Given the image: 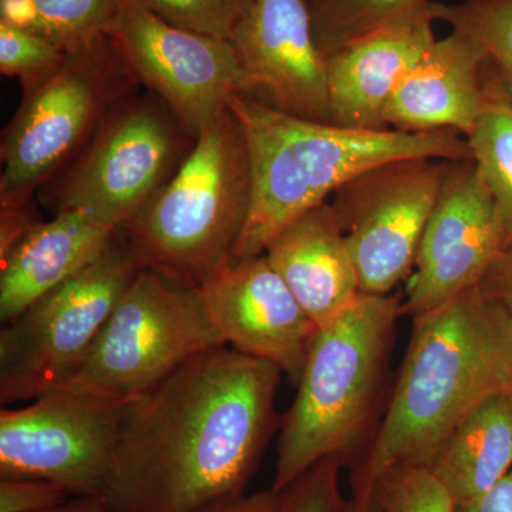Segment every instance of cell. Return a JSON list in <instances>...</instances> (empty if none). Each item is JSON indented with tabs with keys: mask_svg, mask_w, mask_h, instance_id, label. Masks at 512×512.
<instances>
[{
	"mask_svg": "<svg viewBox=\"0 0 512 512\" xmlns=\"http://www.w3.org/2000/svg\"><path fill=\"white\" fill-rule=\"evenodd\" d=\"M120 229L87 212L53 215L0 261V318L9 322L92 264Z\"/></svg>",
	"mask_w": 512,
	"mask_h": 512,
	"instance_id": "obj_19",
	"label": "cell"
},
{
	"mask_svg": "<svg viewBox=\"0 0 512 512\" xmlns=\"http://www.w3.org/2000/svg\"><path fill=\"white\" fill-rule=\"evenodd\" d=\"M229 109L247 140L252 175L251 205L232 264L264 254L282 229L369 168L402 158H473L467 138L453 130L407 133L318 123L241 94Z\"/></svg>",
	"mask_w": 512,
	"mask_h": 512,
	"instance_id": "obj_3",
	"label": "cell"
},
{
	"mask_svg": "<svg viewBox=\"0 0 512 512\" xmlns=\"http://www.w3.org/2000/svg\"><path fill=\"white\" fill-rule=\"evenodd\" d=\"M403 296L362 295L325 328L306 357L298 392L279 424L272 490L282 493L326 458L345 460L372 440L387 403Z\"/></svg>",
	"mask_w": 512,
	"mask_h": 512,
	"instance_id": "obj_4",
	"label": "cell"
},
{
	"mask_svg": "<svg viewBox=\"0 0 512 512\" xmlns=\"http://www.w3.org/2000/svg\"><path fill=\"white\" fill-rule=\"evenodd\" d=\"M136 2L177 28L229 40L254 0H136Z\"/></svg>",
	"mask_w": 512,
	"mask_h": 512,
	"instance_id": "obj_26",
	"label": "cell"
},
{
	"mask_svg": "<svg viewBox=\"0 0 512 512\" xmlns=\"http://www.w3.org/2000/svg\"><path fill=\"white\" fill-rule=\"evenodd\" d=\"M251 194L247 140L228 109L201 131L177 173L121 231L144 268L197 291L232 264Z\"/></svg>",
	"mask_w": 512,
	"mask_h": 512,
	"instance_id": "obj_5",
	"label": "cell"
},
{
	"mask_svg": "<svg viewBox=\"0 0 512 512\" xmlns=\"http://www.w3.org/2000/svg\"><path fill=\"white\" fill-rule=\"evenodd\" d=\"M447 160L402 158L356 175L333 194L363 295H390L416 265Z\"/></svg>",
	"mask_w": 512,
	"mask_h": 512,
	"instance_id": "obj_11",
	"label": "cell"
},
{
	"mask_svg": "<svg viewBox=\"0 0 512 512\" xmlns=\"http://www.w3.org/2000/svg\"><path fill=\"white\" fill-rule=\"evenodd\" d=\"M346 512H383L379 501L376 500L373 491L370 493L353 494V500L349 501Z\"/></svg>",
	"mask_w": 512,
	"mask_h": 512,
	"instance_id": "obj_35",
	"label": "cell"
},
{
	"mask_svg": "<svg viewBox=\"0 0 512 512\" xmlns=\"http://www.w3.org/2000/svg\"><path fill=\"white\" fill-rule=\"evenodd\" d=\"M433 19L467 33L483 45L488 63L512 103V0H431Z\"/></svg>",
	"mask_w": 512,
	"mask_h": 512,
	"instance_id": "obj_23",
	"label": "cell"
},
{
	"mask_svg": "<svg viewBox=\"0 0 512 512\" xmlns=\"http://www.w3.org/2000/svg\"><path fill=\"white\" fill-rule=\"evenodd\" d=\"M503 251L500 217L480 168L473 158L447 161L407 279L402 315H423L480 286Z\"/></svg>",
	"mask_w": 512,
	"mask_h": 512,
	"instance_id": "obj_13",
	"label": "cell"
},
{
	"mask_svg": "<svg viewBox=\"0 0 512 512\" xmlns=\"http://www.w3.org/2000/svg\"><path fill=\"white\" fill-rule=\"evenodd\" d=\"M508 389L512 318L480 286L414 316L382 419L353 473V494L370 493L392 468L433 466L464 417Z\"/></svg>",
	"mask_w": 512,
	"mask_h": 512,
	"instance_id": "obj_2",
	"label": "cell"
},
{
	"mask_svg": "<svg viewBox=\"0 0 512 512\" xmlns=\"http://www.w3.org/2000/svg\"><path fill=\"white\" fill-rule=\"evenodd\" d=\"M42 222L32 204L23 208H0V261Z\"/></svg>",
	"mask_w": 512,
	"mask_h": 512,
	"instance_id": "obj_30",
	"label": "cell"
},
{
	"mask_svg": "<svg viewBox=\"0 0 512 512\" xmlns=\"http://www.w3.org/2000/svg\"><path fill=\"white\" fill-rule=\"evenodd\" d=\"M339 458H326L296 478L281 493L279 512H346L340 491Z\"/></svg>",
	"mask_w": 512,
	"mask_h": 512,
	"instance_id": "obj_28",
	"label": "cell"
},
{
	"mask_svg": "<svg viewBox=\"0 0 512 512\" xmlns=\"http://www.w3.org/2000/svg\"><path fill=\"white\" fill-rule=\"evenodd\" d=\"M140 89L37 191L52 215L84 211L121 229L177 173L197 140L160 97Z\"/></svg>",
	"mask_w": 512,
	"mask_h": 512,
	"instance_id": "obj_7",
	"label": "cell"
},
{
	"mask_svg": "<svg viewBox=\"0 0 512 512\" xmlns=\"http://www.w3.org/2000/svg\"><path fill=\"white\" fill-rule=\"evenodd\" d=\"M244 96L301 119L332 123L325 57L306 0H254L229 37Z\"/></svg>",
	"mask_w": 512,
	"mask_h": 512,
	"instance_id": "obj_14",
	"label": "cell"
},
{
	"mask_svg": "<svg viewBox=\"0 0 512 512\" xmlns=\"http://www.w3.org/2000/svg\"><path fill=\"white\" fill-rule=\"evenodd\" d=\"M197 292L227 345L272 363L298 386L319 329L264 254L229 265Z\"/></svg>",
	"mask_w": 512,
	"mask_h": 512,
	"instance_id": "obj_15",
	"label": "cell"
},
{
	"mask_svg": "<svg viewBox=\"0 0 512 512\" xmlns=\"http://www.w3.org/2000/svg\"><path fill=\"white\" fill-rule=\"evenodd\" d=\"M281 493L265 490L249 495L228 498L208 505L200 512H279Z\"/></svg>",
	"mask_w": 512,
	"mask_h": 512,
	"instance_id": "obj_33",
	"label": "cell"
},
{
	"mask_svg": "<svg viewBox=\"0 0 512 512\" xmlns=\"http://www.w3.org/2000/svg\"><path fill=\"white\" fill-rule=\"evenodd\" d=\"M140 83L111 35L67 50L62 64L23 89L2 133L0 208H23Z\"/></svg>",
	"mask_w": 512,
	"mask_h": 512,
	"instance_id": "obj_6",
	"label": "cell"
},
{
	"mask_svg": "<svg viewBox=\"0 0 512 512\" xmlns=\"http://www.w3.org/2000/svg\"><path fill=\"white\" fill-rule=\"evenodd\" d=\"M454 512H512V468L490 490L456 504Z\"/></svg>",
	"mask_w": 512,
	"mask_h": 512,
	"instance_id": "obj_32",
	"label": "cell"
},
{
	"mask_svg": "<svg viewBox=\"0 0 512 512\" xmlns=\"http://www.w3.org/2000/svg\"><path fill=\"white\" fill-rule=\"evenodd\" d=\"M66 52L39 33L0 22V72L19 79L23 89L55 72Z\"/></svg>",
	"mask_w": 512,
	"mask_h": 512,
	"instance_id": "obj_27",
	"label": "cell"
},
{
	"mask_svg": "<svg viewBox=\"0 0 512 512\" xmlns=\"http://www.w3.org/2000/svg\"><path fill=\"white\" fill-rule=\"evenodd\" d=\"M128 0H0V22L29 29L64 50L109 36Z\"/></svg>",
	"mask_w": 512,
	"mask_h": 512,
	"instance_id": "obj_21",
	"label": "cell"
},
{
	"mask_svg": "<svg viewBox=\"0 0 512 512\" xmlns=\"http://www.w3.org/2000/svg\"><path fill=\"white\" fill-rule=\"evenodd\" d=\"M127 403L52 390L0 412V477L40 478L106 501Z\"/></svg>",
	"mask_w": 512,
	"mask_h": 512,
	"instance_id": "obj_10",
	"label": "cell"
},
{
	"mask_svg": "<svg viewBox=\"0 0 512 512\" xmlns=\"http://www.w3.org/2000/svg\"><path fill=\"white\" fill-rule=\"evenodd\" d=\"M430 2L325 57L332 124L389 130L384 110L390 97L437 40Z\"/></svg>",
	"mask_w": 512,
	"mask_h": 512,
	"instance_id": "obj_16",
	"label": "cell"
},
{
	"mask_svg": "<svg viewBox=\"0 0 512 512\" xmlns=\"http://www.w3.org/2000/svg\"><path fill=\"white\" fill-rule=\"evenodd\" d=\"M119 231L110 247L0 332V402H32L82 363L123 293L143 271Z\"/></svg>",
	"mask_w": 512,
	"mask_h": 512,
	"instance_id": "obj_9",
	"label": "cell"
},
{
	"mask_svg": "<svg viewBox=\"0 0 512 512\" xmlns=\"http://www.w3.org/2000/svg\"><path fill=\"white\" fill-rule=\"evenodd\" d=\"M323 57L430 0H306Z\"/></svg>",
	"mask_w": 512,
	"mask_h": 512,
	"instance_id": "obj_24",
	"label": "cell"
},
{
	"mask_svg": "<svg viewBox=\"0 0 512 512\" xmlns=\"http://www.w3.org/2000/svg\"><path fill=\"white\" fill-rule=\"evenodd\" d=\"M227 346L195 289L144 268L76 370L55 390L128 403L187 360Z\"/></svg>",
	"mask_w": 512,
	"mask_h": 512,
	"instance_id": "obj_8",
	"label": "cell"
},
{
	"mask_svg": "<svg viewBox=\"0 0 512 512\" xmlns=\"http://www.w3.org/2000/svg\"><path fill=\"white\" fill-rule=\"evenodd\" d=\"M45 512H117L111 508L109 504L104 501L96 500V498H79L74 497V500H69L53 510Z\"/></svg>",
	"mask_w": 512,
	"mask_h": 512,
	"instance_id": "obj_34",
	"label": "cell"
},
{
	"mask_svg": "<svg viewBox=\"0 0 512 512\" xmlns=\"http://www.w3.org/2000/svg\"><path fill=\"white\" fill-rule=\"evenodd\" d=\"M487 62L478 40L451 30L404 74L384 110L386 128L407 133L453 130L467 138L483 114Z\"/></svg>",
	"mask_w": 512,
	"mask_h": 512,
	"instance_id": "obj_17",
	"label": "cell"
},
{
	"mask_svg": "<svg viewBox=\"0 0 512 512\" xmlns=\"http://www.w3.org/2000/svg\"><path fill=\"white\" fill-rule=\"evenodd\" d=\"M512 468V389L491 394L468 413L430 470L456 504L490 490Z\"/></svg>",
	"mask_w": 512,
	"mask_h": 512,
	"instance_id": "obj_20",
	"label": "cell"
},
{
	"mask_svg": "<svg viewBox=\"0 0 512 512\" xmlns=\"http://www.w3.org/2000/svg\"><path fill=\"white\" fill-rule=\"evenodd\" d=\"M383 512H454L456 501L427 467H396L372 485Z\"/></svg>",
	"mask_w": 512,
	"mask_h": 512,
	"instance_id": "obj_25",
	"label": "cell"
},
{
	"mask_svg": "<svg viewBox=\"0 0 512 512\" xmlns=\"http://www.w3.org/2000/svg\"><path fill=\"white\" fill-rule=\"evenodd\" d=\"M73 495L53 481L0 478V512H45L67 503Z\"/></svg>",
	"mask_w": 512,
	"mask_h": 512,
	"instance_id": "obj_29",
	"label": "cell"
},
{
	"mask_svg": "<svg viewBox=\"0 0 512 512\" xmlns=\"http://www.w3.org/2000/svg\"><path fill=\"white\" fill-rule=\"evenodd\" d=\"M480 288L485 295L501 303L512 318V248L504 249L498 255Z\"/></svg>",
	"mask_w": 512,
	"mask_h": 512,
	"instance_id": "obj_31",
	"label": "cell"
},
{
	"mask_svg": "<svg viewBox=\"0 0 512 512\" xmlns=\"http://www.w3.org/2000/svg\"><path fill=\"white\" fill-rule=\"evenodd\" d=\"M111 37L138 83L160 97L195 140L245 94L229 40L177 28L136 0H128Z\"/></svg>",
	"mask_w": 512,
	"mask_h": 512,
	"instance_id": "obj_12",
	"label": "cell"
},
{
	"mask_svg": "<svg viewBox=\"0 0 512 512\" xmlns=\"http://www.w3.org/2000/svg\"><path fill=\"white\" fill-rule=\"evenodd\" d=\"M264 255L318 329L338 319L363 295L355 261L329 201L282 229Z\"/></svg>",
	"mask_w": 512,
	"mask_h": 512,
	"instance_id": "obj_18",
	"label": "cell"
},
{
	"mask_svg": "<svg viewBox=\"0 0 512 512\" xmlns=\"http://www.w3.org/2000/svg\"><path fill=\"white\" fill-rule=\"evenodd\" d=\"M282 372L220 346L187 360L127 403L116 474L117 512H200L244 495L279 429Z\"/></svg>",
	"mask_w": 512,
	"mask_h": 512,
	"instance_id": "obj_1",
	"label": "cell"
},
{
	"mask_svg": "<svg viewBox=\"0 0 512 512\" xmlns=\"http://www.w3.org/2000/svg\"><path fill=\"white\" fill-rule=\"evenodd\" d=\"M467 141L493 195L504 249L512 248V103L488 62L483 114Z\"/></svg>",
	"mask_w": 512,
	"mask_h": 512,
	"instance_id": "obj_22",
	"label": "cell"
}]
</instances>
